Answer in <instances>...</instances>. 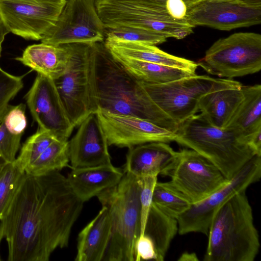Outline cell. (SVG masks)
<instances>
[{
    "instance_id": "1",
    "label": "cell",
    "mask_w": 261,
    "mask_h": 261,
    "mask_svg": "<svg viewBox=\"0 0 261 261\" xmlns=\"http://www.w3.org/2000/svg\"><path fill=\"white\" fill-rule=\"evenodd\" d=\"M84 203L59 171L25 172L0 220L8 260L48 261L56 249L67 247Z\"/></svg>"
},
{
    "instance_id": "2",
    "label": "cell",
    "mask_w": 261,
    "mask_h": 261,
    "mask_svg": "<svg viewBox=\"0 0 261 261\" xmlns=\"http://www.w3.org/2000/svg\"><path fill=\"white\" fill-rule=\"evenodd\" d=\"M95 45L98 110L142 118L175 133L179 125L153 102L141 82L113 57L104 41Z\"/></svg>"
},
{
    "instance_id": "3",
    "label": "cell",
    "mask_w": 261,
    "mask_h": 261,
    "mask_svg": "<svg viewBox=\"0 0 261 261\" xmlns=\"http://www.w3.org/2000/svg\"><path fill=\"white\" fill-rule=\"evenodd\" d=\"M207 236L204 261L255 259L260 242L246 191L236 194L217 210Z\"/></svg>"
},
{
    "instance_id": "4",
    "label": "cell",
    "mask_w": 261,
    "mask_h": 261,
    "mask_svg": "<svg viewBox=\"0 0 261 261\" xmlns=\"http://www.w3.org/2000/svg\"><path fill=\"white\" fill-rule=\"evenodd\" d=\"M175 134V142L205 158L228 180L256 155L247 140L240 133L216 127L200 114L180 123Z\"/></svg>"
},
{
    "instance_id": "5",
    "label": "cell",
    "mask_w": 261,
    "mask_h": 261,
    "mask_svg": "<svg viewBox=\"0 0 261 261\" xmlns=\"http://www.w3.org/2000/svg\"><path fill=\"white\" fill-rule=\"evenodd\" d=\"M140 178L124 172L117 185L97 195L108 209L112 223L103 260L135 261V245L140 234Z\"/></svg>"
},
{
    "instance_id": "6",
    "label": "cell",
    "mask_w": 261,
    "mask_h": 261,
    "mask_svg": "<svg viewBox=\"0 0 261 261\" xmlns=\"http://www.w3.org/2000/svg\"><path fill=\"white\" fill-rule=\"evenodd\" d=\"M68 61L54 80L68 116L74 127L98 110L95 43H68Z\"/></svg>"
},
{
    "instance_id": "7",
    "label": "cell",
    "mask_w": 261,
    "mask_h": 261,
    "mask_svg": "<svg viewBox=\"0 0 261 261\" xmlns=\"http://www.w3.org/2000/svg\"><path fill=\"white\" fill-rule=\"evenodd\" d=\"M95 6L106 29L143 28L177 39L193 32V27L187 22L171 17L166 3L153 0H96Z\"/></svg>"
},
{
    "instance_id": "8",
    "label": "cell",
    "mask_w": 261,
    "mask_h": 261,
    "mask_svg": "<svg viewBox=\"0 0 261 261\" xmlns=\"http://www.w3.org/2000/svg\"><path fill=\"white\" fill-rule=\"evenodd\" d=\"M210 74L231 79L261 69V35L251 32L234 33L216 41L197 63Z\"/></svg>"
},
{
    "instance_id": "9",
    "label": "cell",
    "mask_w": 261,
    "mask_h": 261,
    "mask_svg": "<svg viewBox=\"0 0 261 261\" xmlns=\"http://www.w3.org/2000/svg\"><path fill=\"white\" fill-rule=\"evenodd\" d=\"M218 80L195 74L163 84L141 83L153 102L179 125L199 111L200 98Z\"/></svg>"
},
{
    "instance_id": "10",
    "label": "cell",
    "mask_w": 261,
    "mask_h": 261,
    "mask_svg": "<svg viewBox=\"0 0 261 261\" xmlns=\"http://www.w3.org/2000/svg\"><path fill=\"white\" fill-rule=\"evenodd\" d=\"M261 176V156L254 155L222 187L204 200L192 204L177 219L178 232L208 234L209 227L217 210L236 194L246 191Z\"/></svg>"
},
{
    "instance_id": "11",
    "label": "cell",
    "mask_w": 261,
    "mask_h": 261,
    "mask_svg": "<svg viewBox=\"0 0 261 261\" xmlns=\"http://www.w3.org/2000/svg\"><path fill=\"white\" fill-rule=\"evenodd\" d=\"M66 0H0V20L9 32L41 40L55 25Z\"/></svg>"
},
{
    "instance_id": "12",
    "label": "cell",
    "mask_w": 261,
    "mask_h": 261,
    "mask_svg": "<svg viewBox=\"0 0 261 261\" xmlns=\"http://www.w3.org/2000/svg\"><path fill=\"white\" fill-rule=\"evenodd\" d=\"M168 182L192 204L224 186L228 180L210 161L192 149L178 151Z\"/></svg>"
},
{
    "instance_id": "13",
    "label": "cell",
    "mask_w": 261,
    "mask_h": 261,
    "mask_svg": "<svg viewBox=\"0 0 261 261\" xmlns=\"http://www.w3.org/2000/svg\"><path fill=\"white\" fill-rule=\"evenodd\" d=\"M96 0H66L55 25L41 40L58 46L103 42L106 28L97 13Z\"/></svg>"
},
{
    "instance_id": "14",
    "label": "cell",
    "mask_w": 261,
    "mask_h": 261,
    "mask_svg": "<svg viewBox=\"0 0 261 261\" xmlns=\"http://www.w3.org/2000/svg\"><path fill=\"white\" fill-rule=\"evenodd\" d=\"M25 99L38 127L48 132L58 140L68 141L75 127L68 116L53 80L37 73Z\"/></svg>"
},
{
    "instance_id": "15",
    "label": "cell",
    "mask_w": 261,
    "mask_h": 261,
    "mask_svg": "<svg viewBox=\"0 0 261 261\" xmlns=\"http://www.w3.org/2000/svg\"><path fill=\"white\" fill-rule=\"evenodd\" d=\"M109 146L130 148L151 142L174 141L176 134L144 119L98 110L96 113Z\"/></svg>"
},
{
    "instance_id": "16",
    "label": "cell",
    "mask_w": 261,
    "mask_h": 261,
    "mask_svg": "<svg viewBox=\"0 0 261 261\" xmlns=\"http://www.w3.org/2000/svg\"><path fill=\"white\" fill-rule=\"evenodd\" d=\"M186 20L193 28L200 25L229 31L259 24L261 8L237 2L201 0L188 8Z\"/></svg>"
},
{
    "instance_id": "17",
    "label": "cell",
    "mask_w": 261,
    "mask_h": 261,
    "mask_svg": "<svg viewBox=\"0 0 261 261\" xmlns=\"http://www.w3.org/2000/svg\"><path fill=\"white\" fill-rule=\"evenodd\" d=\"M68 142L72 168L111 163L108 143L96 113L88 116Z\"/></svg>"
},
{
    "instance_id": "18",
    "label": "cell",
    "mask_w": 261,
    "mask_h": 261,
    "mask_svg": "<svg viewBox=\"0 0 261 261\" xmlns=\"http://www.w3.org/2000/svg\"><path fill=\"white\" fill-rule=\"evenodd\" d=\"M242 86L231 79H219L200 98V114L213 125L226 128L244 99Z\"/></svg>"
},
{
    "instance_id": "19",
    "label": "cell",
    "mask_w": 261,
    "mask_h": 261,
    "mask_svg": "<svg viewBox=\"0 0 261 261\" xmlns=\"http://www.w3.org/2000/svg\"><path fill=\"white\" fill-rule=\"evenodd\" d=\"M178 154L167 143L155 142L129 148L124 172L137 177L168 176Z\"/></svg>"
},
{
    "instance_id": "20",
    "label": "cell",
    "mask_w": 261,
    "mask_h": 261,
    "mask_svg": "<svg viewBox=\"0 0 261 261\" xmlns=\"http://www.w3.org/2000/svg\"><path fill=\"white\" fill-rule=\"evenodd\" d=\"M123 174L111 163L72 168L67 178L73 191L85 202L117 185Z\"/></svg>"
},
{
    "instance_id": "21",
    "label": "cell",
    "mask_w": 261,
    "mask_h": 261,
    "mask_svg": "<svg viewBox=\"0 0 261 261\" xmlns=\"http://www.w3.org/2000/svg\"><path fill=\"white\" fill-rule=\"evenodd\" d=\"M111 217L105 206L79 233L76 261L103 260L110 240Z\"/></svg>"
},
{
    "instance_id": "22",
    "label": "cell",
    "mask_w": 261,
    "mask_h": 261,
    "mask_svg": "<svg viewBox=\"0 0 261 261\" xmlns=\"http://www.w3.org/2000/svg\"><path fill=\"white\" fill-rule=\"evenodd\" d=\"M69 56L68 44L55 46L41 42L27 46L15 60L37 73L55 80L65 70Z\"/></svg>"
},
{
    "instance_id": "23",
    "label": "cell",
    "mask_w": 261,
    "mask_h": 261,
    "mask_svg": "<svg viewBox=\"0 0 261 261\" xmlns=\"http://www.w3.org/2000/svg\"><path fill=\"white\" fill-rule=\"evenodd\" d=\"M112 55L152 62L196 72L198 64L193 61L167 53L154 45L134 42L105 41Z\"/></svg>"
},
{
    "instance_id": "24",
    "label": "cell",
    "mask_w": 261,
    "mask_h": 261,
    "mask_svg": "<svg viewBox=\"0 0 261 261\" xmlns=\"http://www.w3.org/2000/svg\"><path fill=\"white\" fill-rule=\"evenodd\" d=\"M244 99L226 128L233 129L248 142L261 129V85L242 86Z\"/></svg>"
},
{
    "instance_id": "25",
    "label": "cell",
    "mask_w": 261,
    "mask_h": 261,
    "mask_svg": "<svg viewBox=\"0 0 261 261\" xmlns=\"http://www.w3.org/2000/svg\"><path fill=\"white\" fill-rule=\"evenodd\" d=\"M112 55L135 78L144 83L163 84L196 74L181 68Z\"/></svg>"
},
{
    "instance_id": "26",
    "label": "cell",
    "mask_w": 261,
    "mask_h": 261,
    "mask_svg": "<svg viewBox=\"0 0 261 261\" xmlns=\"http://www.w3.org/2000/svg\"><path fill=\"white\" fill-rule=\"evenodd\" d=\"M177 232V220L167 215L152 203L143 234L149 237L154 245L156 261L164 260L170 243Z\"/></svg>"
},
{
    "instance_id": "27",
    "label": "cell",
    "mask_w": 261,
    "mask_h": 261,
    "mask_svg": "<svg viewBox=\"0 0 261 261\" xmlns=\"http://www.w3.org/2000/svg\"><path fill=\"white\" fill-rule=\"evenodd\" d=\"M70 162L68 141L55 140L43 153L30 165L25 172L39 175L68 166Z\"/></svg>"
},
{
    "instance_id": "28",
    "label": "cell",
    "mask_w": 261,
    "mask_h": 261,
    "mask_svg": "<svg viewBox=\"0 0 261 261\" xmlns=\"http://www.w3.org/2000/svg\"><path fill=\"white\" fill-rule=\"evenodd\" d=\"M152 203L167 215L177 219L192 205L184 195L168 182H156Z\"/></svg>"
},
{
    "instance_id": "29",
    "label": "cell",
    "mask_w": 261,
    "mask_h": 261,
    "mask_svg": "<svg viewBox=\"0 0 261 261\" xmlns=\"http://www.w3.org/2000/svg\"><path fill=\"white\" fill-rule=\"evenodd\" d=\"M105 41L108 42H134L152 45L165 42L169 36L155 31L135 27H122L106 29Z\"/></svg>"
},
{
    "instance_id": "30",
    "label": "cell",
    "mask_w": 261,
    "mask_h": 261,
    "mask_svg": "<svg viewBox=\"0 0 261 261\" xmlns=\"http://www.w3.org/2000/svg\"><path fill=\"white\" fill-rule=\"evenodd\" d=\"M56 139L50 133L38 127L37 132L22 144L20 153L14 163L25 171V169L36 161Z\"/></svg>"
},
{
    "instance_id": "31",
    "label": "cell",
    "mask_w": 261,
    "mask_h": 261,
    "mask_svg": "<svg viewBox=\"0 0 261 261\" xmlns=\"http://www.w3.org/2000/svg\"><path fill=\"white\" fill-rule=\"evenodd\" d=\"M25 171L14 163H6L0 171V220L13 199Z\"/></svg>"
},
{
    "instance_id": "32",
    "label": "cell",
    "mask_w": 261,
    "mask_h": 261,
    "mask_svg": "<svg viewBox=\"0 0 261 261\" xmlns=\"http://www.w3.org/2000/svg\"><path fill=\"white\" fill-rule=\"evenodd\" d=\"M24 75L10 74L0 67V121L7 110L11 100L23 87Z\"/></svg>"
},
{
    "instance_id": "33",
    "label": "cell",
    "mask_w": 261,
    "mask_h": 261,
    "mask_svg": "<svg viewBox=\"0 0 261 261\" xmlns=\"http://www.w3.org/2000/svg\"><path fill=\"white\" fill-rule=\"evenodd\" d=\"M1 121L10 133L22 136L27 126L25 105H9Z\"/></svg>"
},
{
    "instance_id": "34",
    "label": "cell",
    "mask_w": 261,
    "mask_h": 261,
    "mask_svg": "<svg viewBox=\"0 0 261 261\" xmlns=\"http://www.w3.org/2000/svg\"><path fill=\"white\" fill-rule=\"evenodd\" d=\"M157 176H147L140 178L141 207L140 234H143L149 212L152 203V194L154 186L158 181Z\"/></svg>"
},
{
    "instance_id": "35",
    "label": "cell",
    "mask_w": 261,
    "mask_h": 261,
    "mask_svg": "<svg viewBox=\"0 0 261 261\" xmlns=\"http://www.w3.org/2000/svg\"><path fill=\"white\" fill-rule=\"evenodd\" d=\"M21 136L10 133L0 121V158L7 163L13 162L20 146Z\"/></svg>"
},
{
    "instance_id": "36",
    "label": "cell",
    "mask_w": 261,
    "mask_h": 261,
    "mask_svg": "<svg viewBox=\"0 0 261 261\" xmlns=\"http://www.w3.org/2000/svg\"><path fill=\"white\" fill-rule=\"evenodd\" d=\"M135 261L153 259L157 255L154 245L151 239L145 234L139 236L135 249Z\"/></svg>"
},
{
    "instance_id": "37",
    "label": "cell",
    "mask_w": 261,
    "mask_h": 261,
    "mask_svg": "<svg viewBox=\"0 0 261 261\" xmlns=\"http://www.w3.org/2000/svg\"><path fill=\"white\" fill-rule=\"evenodd\" d=\"M168 4L170 15L173 18L186 21L188 8L201 0H153Z\"/></svg>"
},
{
    "instance_id": "38",
    "label": "cell",
    "mask_w": 261,
    "mask_h": 261,
    "mask_svg": "<svg viewBox=\"0 0 261 261\" xmlns=\"http://www.w3.org/2000/svg\"><path fill=\"white\" fill-rule=\"evenodd\" d=\"M248 143L255 154L261 156V129L257 130L249 137Z\"/></svg>"
},
{
    "instance_id": "39",
    "label": "cell",
    "mask_w": 261,
    "mask_h": 261,
    "mask_svg": "<svg viewBox=\"0 0 261 261\" xmlns=\"http://www.w3.org/2000/svg\"><path fill=\"white\" fill-rule=\"evenodd\" d=\"M237 2L248 7L261 8V0H237Z\"/></svg>"
},
{
    "instance_id": "40",
    "label": "cell",
    "mask_w": 261,
    "mask_h": 261,
    "mask_svg": "<svg viewBox=\"0 0 261 261\" xmlns=\"http://www.w3.org/2000/svg\"><path fill=\"white\" fill-rule=\"evenodd\" d=\"M178 260L180 261H195L198 260V258L195 253L184 252Z\"/></svg>"
},
{
    "instance_id": "41",
    "label": "cell",
    "mask_w": 261,
    "mask_h": 261,
    "mask_svg": "<svg viewBox=\"0 0 261 261\" xmlns=\"http://www.w3.org/2000/svg\"><path fill=\"white\" fill-rule=\"evenodd\" d=\"M8 33H9V32L6 30L0 20V58L2 50V44L4 41L6 35Z\"/></svg>"
},
{
    "instance_id": "42",
    "label": "cell",
    "mask_w": 261,
    "mask_h": 261,
    "mask_svg": "<svg viewBox=\"0 0 261 261\" xmlns=\"http://www.w3.org/2000/svg\"><path fill=\"white\" fill-rule=\"evenodd\" d=\"M7 162H6L4 159L0 158V171L3 168V167L4 166V165Z\"/></svg>"
},
{
    "instance_id": "43",
    "label": "cell",
    "mask_w": 261,
    "mask_h": 261,
    "mask_svg": "<svg viewBox=\"0 0 261 261\" xmlns=\"http://www.w3.org/2000/svg\"><path fill=\"white\" fill-rule=\"evenodd\" d=\"M212 1H231V2H237V0H207Z\"/></svg>"
},
{
    "instance_id": "44",
    "label": "cell",
    "mask_w": 261,
    "mask_h": 261,
    "mask_svg": "<svg viewBox=\"0 0 261 261\" xmlns=\"http://www.w3.org/2000/svg\"><path fill=\"white\" fill-rule=\"evenodd\" d=\"M0 260H1V258H0Z\"/></svg>"
}]
</instances>
